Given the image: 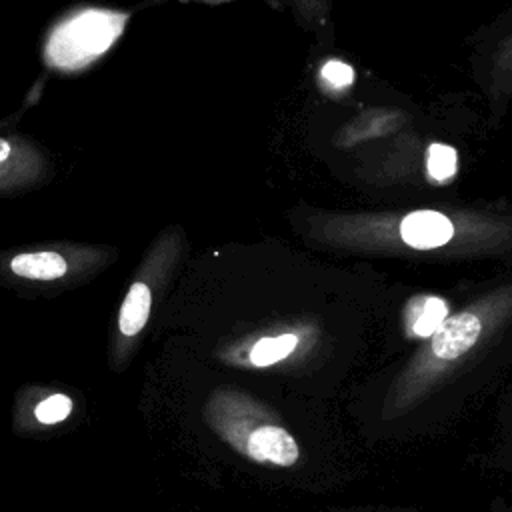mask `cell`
<instances>
[{"label": "cell", "mask_w": 512, "mask_h": 512, "mask_svg": "<svg viewBox=\"0 0 512 512\" xmlns=\"http://www.w3.org/2000/svg\"><path fill=\"white\" fill-rule=\"evenodd\" d=\"M10 270L26 280H58L66 274L68 264L54 250L22 252L10 260Z\"/></svg>", "instance_id": "obj_9"}, {"label": "cell", "mask_w": 512, "mask_h": 512, "mask_svg": "<svg viewBox=\"0 0 512 512\" xmlns=\"http://www.w3.org/2000/svg\"><path fill=\"white\" fill-rule=\"evenodd\" d=\"M128 16L110 8H82L60 18L44 42L50 68L78 72L96 62L120 38Z\"/></svg>", "instance_id": "obj_2"}, {"label": "cell", "mask_w": 512, "mask_h": 512, "mask_svg": "<svg viewBox=\"0 0 512 512\" xmlns=\"http://www.w3.org/2000/svg\"><path fill=\"white\" fill-rule=\"evenodd\" d=\"M150 306H152V292L148 284L134 282L120 306L118 330L124 336H136L150 318Z\"/></svg>", "instance_id": "obj_10"}, {"label": "cell", "mask_w": 512, "mask_h": 512, "mask_svg": "<svg viewBox=\"0 0 512 512\" xmlns=\"http://www.w3.org/2000/svg\"><path fill=\"white\" fill-rule=\"evenodd\" d=\"M426 168L432 180L436 182H446L448 178L454 176L456 172V152L454 148L434 142L428 148V158H426Z\"/></svg>", "instance_id": "obj_12"}, {"label": "cell", "mask_w": 512, "mask_h": 512, "mask_svg": "<svg viewBox=\"0 0 512 512\" xmlns=\"http://www.w3.org/2000/svg\"><path fill=\"white\" fill-rule=\"evenodd\" d=\"M448 318V304L440 296L420 294L408 300L404 308V322L410 334L426 338L432 336Z\"/></svg>", "instance_id": "obj_8"}, {"label": "cell", "mask_w": 512, "mask_h": 512, "mask_svg": "<svg viewBox=\"0 0 512 512\" xmlns=\"http://www.w3.org/2000/svg\"><path fill=\"white\" fill-rule=\"evenodd\" d=\"M70 412H72V400L62 392L50 394L34 408V414L42 424H58L66 420Z\"/></svg>", "instance_id": "obj_13"}, {"label": "cell", "mask_w": 512, "mask_h": 512, "mask_svg": "<svg viewBox=\"0 0 512 512\" xmlns=\"http://www.w3.org/2000/svg\"><path fill=\"white\" fill-rule=\"evenodd\" d=\"M236 450L254 462H270L276 466H292L300 456L294 436L278 424L262 422L232 442Z\"/></svg>", "instance_id": "obj_4"}, {"label": "cell", "mask_w": 512, "mask_h": 512, "mask_svg": "<svg viewBox=\"0 0 512 512\" xmlns=\"http://www.w3.org/2000/svg\"><path fill=\"white\" fill-rule=\"evenodd\" d=\"M402 240L418 250L438 248L454 236L452 220L436 210H416L400 222Z\"/></svg>", "instance_id": "obj_5"}, {"label": "cell", "mask_w": 512, "mask_h": 512, "mask_svg": "<svg viewBox=\"0 0 512 512\" xmlns=\"http://www.w3.org/2000/svg\"><path fill=\"white\" fill-rule=\"evenodd\" d=\"M296 20V24L308 32L318 46H332L334 42V0H280Z\"/></svg>", "instance_id": "obj_7"}, {"label": "cell", "mask_w": 512, "mask_h": 512, "mask_svg": "<svg viewBox=\"0 0 512 512\" xmlns=\"http://www.w3.org/2000/svg\"><path fill=\"white\" fill-rule=\"evenodd\" d=\"M482 322L472 312L448 316L442 326L434 332L432 352L440 360H454L468 352L480 338Z\"/></svg>", "instance_id": "obj_6"}, {"label": "cell", "mask_w": 512, "mask_h": 512, "mask_svg": "<svg viewBox=\"0 0 512 512\" xmlns=\"http://www.w3.org/2000/svg\"><path fill=\"white\" fill-rule=\"evenodd\" d=\"M46 168L48 158L40 144L20 134H0V190L34 184Z\"/></svg>", "instance_id": "obj_3"}, {"label": "cell", "mask_w": 512, "mask_h": 512, "mask_svg": "<svg viewBox=\"0 0 512 512\" xmlns=\"http://www.w3.org/2000/svg\"><path fill=\"white\" fill-rule=\"evenodd\" d=\"M298 344V336L294 334H280L272 338L258 340L250 350V362L254 366H268L282 358H286Z\"/></svg>", "instance_id": "obj_11"}, {"label": "cell", "mask_w": 512, "mask_h": 512, "mask_svg": "<svg viewBox=\"0 0 512 512\" xmlns=\"http://www.w3.org/2000/svg\"><path fill=\"white\" fill-rule=\"evenodd\" d=\"M468 74L486 104V126L496 130L512 104V2L468 38Z\"/></svg>", "instance_id": "obj_1"}]
</instances>
